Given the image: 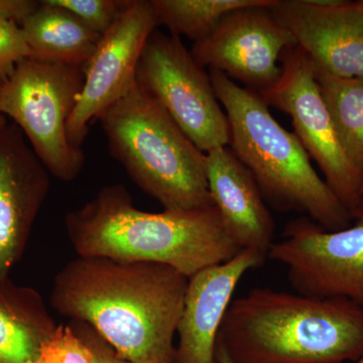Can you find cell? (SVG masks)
I'll return each instance as SVG.
<instances>
[{
	"mask_svg": "<svg viewBox=\"0 0 363 363\" xmlns=\"http://www.w3.org/2000/svg\"><path fill=\"white\" fill-rule=\"evenodd\" d=\"M316 78L344 147L363 169V77L338 78L316 71Z\"/></svg>",
	"mask_w": 363,
	"mask_h": 363,
	"instance_id": "d6986e66",
	"label": "cell"
},
{
	"mask_svg": "<svg viewBox=\"0 0 363 363\" xmlns=\"http://www.w3.org/2000/svg\"><path fill=\"white\" fill-rule=\"evenodd\" d=\"M135 80L203 152L229 147L230 125L209 73L181 38L155 30L138 62Z\"/></svg>",
	"mask_w": 363,
	"mask_h": 363,
	"instance_id": "52a82bcc",
	"label": "cell"
},
{
	"mask_svg": "<svg viewBox=\"0 0 363 363\" xmlns=\"http://www.w3.org/2000/svg\"><path fill=\"white\" fill-rule=\"evenodd\" d=\"M21 30L30 58L82 67L89 61L101 38L75 14L51 0L40 1L37 11L23 21Z\"/></svg>",
	"mask_w": 363,
	"mask_h": 363,
	"instance_id": "2e32d148",
	"label": "cell"
},
{
	"mask_svg": "<svg viewBox=\"0 0 363 363\" xmlns=\"http://www.w3.org/2000/svg\"><path fill=\"white\" fill-rule=\"evenodd\" d=\"M97 121L111 156L164 210L213 206L208 189L206 154L138 83Z\"/></svg>",
	"mask_w": 363,
	"mask_h": 363,
	"instance_id": "5b68a950",
	"label": "cell"
},
{
	"mask_svg": "<svg viewBox=\"0 0 363 363\" xmlns=\"http://www.w3.org/2000/svg\"><path fill=\"white\" fill-rule=\"evenodd\" d=\"M281 75L271 89L260 95L269 107L292 119L295 135L325 182L350 212L363 202V169L344 147L325 102L311 60L298 45L281 55Z\"/></svg>",
	"mask_w": 363,
	"mask_h": 363,
	"instance_id": "ba28073f",
	"label": "cell"
},
{
	"mask_svg": "<svg viewBox=\"0 0 363 363\" xmlns=\"http://www.w3.org/2000/svg\"><path fill=\"white\" fill-rule=\"evenodd\" d=\"M188 281L157 262L78 257L55 277L51 305L90 326L126 362L166 363L175 357Z\"/></svg>",
	"mask_w": 363,
	"mask_h": 363,
	"instance_id": "6da1fadb",
	"label": "cell"
},
{
	"mask_svg": "<svg viewBox=\"0 0 363 363\" xmlns=\"http://www.w3.org/2000/svg\"><path fill=\"white\" fill-rule=\"evenodd\" d=\"M217 347L231 363H350L363 354V309L345 298L255 288L227 310Z\"/></svg>",
	"mask_w": 363,
	"mask_h": 363,
	"instance_id": "3957f363",
	"label": "cell"
},
{
	"mask_svg": "<svg viewBox=\"0 0 363 363\" xmlns=\"http://www.w3.org/2000/svg\"><path fill=\"white\" fill-rule=\"evenodd\" d=\"M350 363H363V354L362 355V357L358 358V359L355 360V362H350Z\"/></svg>",
	"mask_w": 363,
	"mask_h": 363,
	"instance_id": "4316f807",
	"label": "cell"
},
{
	"mask_svg": "<svg viewBox=\"0 0 363 363\" xmlns=\"http://www.w3.org/2000/svg\"><path fill=\"white\" fill-rule=\"evenodd\" d=\"M30 56L21 26L0 9V81L6 82L16 66Z\"/></svg>",
	"mask_w": 363,
	"mask_h": 363,
	"instance_id": "7402d4cb",
	"label": "cell"
},
{
	"mask_svg": "<svg viewBox=\"0 0 363 363\" xmlns=\"http://www.w3.org/2000/svg\"><path fill=\"white\" fill-rule=\"evenodd\" d=\"M215 95L229 125V147L255 177L264 201L281 211L308 215L318 225L335 231L351 224V214L313 168L295 133L272 116L262 97L209 70Z\"/></svg>",
	"mask_w": 363,
	"mask_h": 363,
	"instance_id": "277c9868",
	"label": "cell"
},
{
	"mask_svg": "<svg viewBox=\"0 0 363 363\" xmlns=\"http://www.w3.org/2000/svg\"><path fill=\"white\" fill-rule=\"evenodd\" d=\"M7 123V118L6 116H2V114H0V128H2V126L4 125Z\"/></svg>",
	"mask_w": 363,
	"mask_h": 363,
	"instance_id": "d4e9b609",
	"label": "cell"
},
{
	"mask_svg": "<svg viewBox=\"0 0 363 363\" xmlns=\"http://www.w3.org/2000/svg\"><path fill=\"white\" fill-rule=\"evenodd\" d=\"M355 4H357L358 9L363 13V0H358V1H355Z\"/></svg>",
	"mask_w": 363,
	"mask_h": 363,
	"instance_id": "484cf974",
	"label": "cell"
},
{
	"mask_svg": "<svg viewBox=\"0 0 363 363\" xmlns=\"http://www.w3.org/2000/svg\"><path fill=\"white\" fill-rule=\"evenodd\" d=\"M64 224L78 257L157 262L188 279L241 250L214 205L150 213L138 209L119 184L102 188L90 201L68 212Z\"/></svg>",
	"mask_w": 363,
	"mask_h": 363,
	"instance_id": "7a4b0ae2",
	"label": "cell"
},
{
	"mask_svg": "<svg viewBox=\"0 0 363 363\" xmlns=\"http://www.w3.org/2000/svg\"><path fill=\"white\" fill-rule=\"evenodd\" d=\"M84 23L93 32L104 35L116 21L123 0H51Z\"/></svg>",
	"mask_w": 363,
	"mask_h": 363,
	"instance_id": "44dd1931",
	"label": "cell"
},
{
	"mask_svg": "<svg viewBox=\"0 0 363 363\" xmlns=\"http://www.w3.org/2000/svg\"><path fill=\"white\" fill-rule=\"evenodd\" d=\"M340 230L322 228L309 218L286 224L267 257L286 267L296 293L340 298L363 309V202Z\"/></svg>",
	"mask_w": 363,
	"mask_h": 363,
	"instance_id": "9c48e42d",
	"label": "cell"
},
{
	"mask_svg": "<svg viewBox=\"0 0 363 363\" xmlns=\"http://www.w3.org/2000/svg\"><path fill=\"white\" fill-rule=\"evenodd\" d=\"M84 84V67L23 60L0 89V114L13 119L50 175L75 180L85 162L67 124Z\"/></svg>",
	"mask_w": 363,
	"mask_h": 363,
	"instance_id": "8992f818",
	"label": "cell"
},
{
	"mask_svg": "<svg viewBox=\"0 0 363 363\" xmlns=\"http://www.w3.org/2000/svg\"><path fill=\"white\" fill-rule=\"evenodd\" d=\"M57 326L37 295L23 303L0 294V363L30 362Z\"/></svg>",
	"mask_w": 363,
	"mask_h": 363,
	"instance_id": "e0dca14e",
	"label": "cell"
},
{
	"mask_svg": "<svg viewBox=\"0 0 363 363\" xmlns=\"http://www.w3.org/2000/svg\"><path fill=\"white\" fill-rule=\"evenodd\" d=\"M362 197H363V184H362Z\"/></svg>",
	"mask_w": 363,
	"mask_h": 363,
	"instance_id": "f546056e",
	"label": "cell"
},
{
	"mask_svg": "<svg viewBox=\"0 0 363 363\" xmlns=\"http://www.w3.org/2000/svg\"><path fill=\"white\" fill-rule=\"evenodd\" d=\"M166 363H177L175 357H174L173 359L169 360V362H166Z\"/></svg>",
	"mask_w": 363,
	"mask_h": 363,
	"instance_id": "83f0119b",
	"label": "cell"
},
{
	"mask_svg": "<svg viewBox=\"0 0 363 363\" xmlns=\"http://www.w3.org/2000/svg\"><path fill=\"white\" fill-rule=\"evenodd\" d=\"M157 21L152 0H125L84 67V84L67 133L81 147L89 125L135 84L136 68Z\"/></svg>",
	"mask_w": 363,
	"mask_h": 363,
	"instance_id": "30bf717a",
	"label": "cell"
},
{
	"mask_svg": "<svg viewBox=\"0 0 363 363\" xmlns=\"http://www.w3.org/2000/svg\"><path fill=\"white\" fill-rule=\"evenodd\" d=\"M26 363H94V354L77 322L59 324Z\"/></svg>",
	"mask_w": 363,
	"mask_h": 363,
	"instance_id": "ffe728a7",
	"label": "cell"
},
{
	"mask_svg": "<svg viewBox=\"0 0 363 363\" xmlns=\"http://www.w3.org/2000/svg\"><path fill=\"white\" fill-rule=\"evenodd\" d=\"M205 166L212 202L231 240L267 257L276 225L255 177L229 147L207 152Z\"/></svg>",
	"mask_w": 363,
	"mask_h": 363,
	"instance_id": "9a60e30c",
	"label": "cell"
},
{
	"mask_svg": "<svg viewBox=\"0 0 363 363\" xmlns=\"http://www.w3.org/2000/svg\"><path fill=\"white\" fill-rule=\"evenodd\" d=\"M2 83L4 82H1V81H0V89H1Z\"/></svg>",
	"mask_w": 363,
	"mask_h": 363,
	"instance_id": "f1b7e54d",
	"label": "cell"
},
{
	"mask_svg": "<svg viewBox=\"0 0 363 363\" xmlns=\"http://www.w3.org/2000/svg\"><path fill=\"white\" fill-rule=\"evenodd\" d=\"M50 189V174L25 135L0 128V286L18 259Z\"/></svg>",
	"mask_w": 363,
	"mask_h": 363,
	"instance_id": "4fadbf2b",
	"label": "cell"
},
{
	"mask_svg": "<svg viewBox=\"0 0 363 363\" xmlns=\"http://www.w3.org/2000/svg\"><path fill=\"white\" fill-rule=\"evenodd\" d=\"M297 45L269 6L243 7L222 18L216 28L191 54L203 68L225 74L243 88L262 95L281 75V55Z\"/></svg>",
	"mask_w": 363,
	"mask_h": 363,
	"instance_id": "8fae6325",
	"label": "cell"
},
{
	"mask_svg": "<svg viewBox=\"0 0 363 363\" xmlns=\"http://www.w3.org/2000/svg\"><path fill=\"white\" fill-rule=\"evenodd\" d=\"M269 9L316 71L338 78L363 77V13L355 1L320 6L314 0H274Z\"/></svg>",
	"mask_w": 363,
	"mask_h": 363,
	"instance_id": "7c38bea8",
	"label": "cell"
},
{
	"mask_svg": "<svg viewBox=\"0 0 363 363\" xmlns=\"http://www.w3.org/2000/svg\"><path fill=\"white\" fill-rule=\"evenodd\" d=\"M267 257L257 250H241L233 259L189 278L177 329V363H217V338L234 292L243 276L262 266Z\"/></svg>",
	"mask_w": 363,
	"mask_h": 363,
	"instance_id": "5bb4252c",
	"label": "cell"
},
{
	"mask_svg": "<svg viewBox=\"0 0 363 363\" xmlns=\"http://www.w3.org/2000/svg\"><path fill=\"white\" fill-rule=\"evenodd\" d=\"M85 334L86 338L89 341L93 354H94V363H130L124 360L112 350L104 339L91 328L90 326L81 322H77Z\"/></svg>",
	"mask_w": 363,
	"mask_h": 363,
	"instance_id": "603a6c76",
	"label": "cell"
},
{
	"mask_svg": "<svg viewBox=\"0 0 363 363\" xmlns=\"http://www.w3.org/2000/svg\"><path fill=\"white\" fill-rule=\"evenodd\" d=\"M216 360L217 363H231L224 351L218 347L216 348Z\"/></svg>",
	"mask_w": 363,
	"mask_h": 363,
	"instance_id": "cb8c5ba5",
	"label": "cell"
},
{
	"mask_svg": "<svg viewBox=\"0 0 363 363\" xmlns=\"http://www.w3.org/2000/svg\"><path fill=\"white\" fill-rule=\"evenodd\" d=\"M274 0H152L157 25L194 43L204 40L222 18L243 7L271 6Z\"/></svg>",
	"mask_w": 363,
	"mask_h": 363,
	"instance_id": "ac0fdd59",
	"label": "cell"
}]
</instances>
